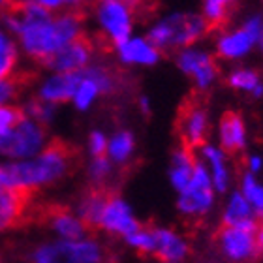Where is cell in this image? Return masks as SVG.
Masks as SVG:
<instances>
[{
    "label": "cell",
    "mask_w": 263,
    "mask_h": 263,
    "mask_svg": "<svg viewBox=\"0 0 263 263\" xmlns=\"http://www.w3.org/2000/svg\"><path fill=\"white\" fill-rule=\"evenodd\" d=\"M77 160H79V153L73 145L62 139H53L38 158L23 162V164L0 165V177L11 186L36 188L70 173Z\"/></svg>",
    "instance_id": "1"
},
{
    "label": "cell",
    "mask_w": 263,
    "mask_h": 263,
    "mask_svg": "<svg viewBox=\"0 0 263 263\" xmlns=\"http://www.w3.org/2000/svg\"><path fill=\"white\" fill-rule=\"evenodd\" d=\"M207 23L201 15L194 13H177L153 27L148 40L154 49H170V47H184L196 42L199 36L207 32Z\"/></svg>",
    "instance_id": "2"
},
{
    "label": "cell",
    "mask_w": 263,
    "mask_h": 263,
    "mask_svg": "<svg viewBox=\"0 0 263 263\" xmlns=\"http://www.w3.org/2000/svg\"><path fill=\"white\" fill-rule=\"evenodd\" d=\"M40 207L34 203V188L11 186L0 177V231L36 222Z\"/></svg>",
    "instance_id": "3"
},
{
    "label": "cell",
    "mask_w": 263,
    "mask_h": 263,
    "mask_svg": "<svg viewBox=\"0 0 263 263\" xmlns=\"http://www.w3.org/2000/svg\"><path fill=\"white\" fill-rule=\"evenodd\" d=\"M177 134L182 148L194 153L197 147H205L207 137V109L203 105L199 92L188 96L177 113Z\"/></svg>",
    "instance_id": "4"
},
{
    "label": "cell",
    "mask_w": 263,
    "mask_h": 263,
    "mask_svg": "<svg viewBox=\"0 0 263 263\" xmlns=\"http://www.w3.org/2000/svg\"><path fill=\"white\" fill-rule=\"evenodd\" d=\"M213 188L214 186L213 181H211V175L197 162L192 181L182 190L181 197H179L181 213L186 214V216H192V218L203 216L211 209V205H213Z\"/></svg>",
    "instance_id": "5"
},
{
    "label": "cell",
    "mask_w": 263,
    "mask_h": 263,
    "mask_svg": "<svg viewBox=\"0 0 263 263\" xmlns=\"http://www.w3.org/2000/svg\"><path fill=\"white\" fill-rule=\"evenodd\" d=\"M44 143V130L30 119H25L15 128L0 137V154L23 158L32 156Z\"/></svg>",
    "instance_id": "6"
},
{
    "label": "cell",
    "mask_w": 263,
    "mask_h": 263,
    "mask_svg": "<svg viewBox=\"0 0 263 263\" xmlns=\"http://www.w3.org/2000/svg\"><path fill=\"white\" fill-rule=\"evenodd\" d=\"M137 4L124 2H102L98 4L100 23L104 25L111 38V44L121 47L128 42L132 28V15H136Z\"/></svg>",
    "instance_id": "7"
},
{
    "label": "cell",
    "mask_w": 263,
    "mask_h": 263,
    "mask_svg": "<svg viewBox=\"0 0 263 263\" xmlns=\"http://www.w3.org/2000/svg\"><path fill=\"white\" fill-rule=\"evenodd\" d=\"M94 49H96L94 38H88L87 34L81 32L70 45H66L64 49L51 57L49 61H45L44 66L49 70H57L59 73H77L85 70Z\"/></svg>",
    "instance_id": "8"
},
{
    "label": "cell",
    "mask_w": 263,
    "mask_h": 263,
    "mask_svg": "<svg viewBox=\"0 0 263 263\" xmlns=\"http://www.w3.org/2000/svg\"><path fill=\"white\" fill-rule=\"evenodd\" d=\"M218 247L226 258L231 261H242V259L252 258L259 248L256 230L224 226L218 233Z\"/></svg>",
    "instance_id": "9"
},
{
    "label": "cell",
    "mask_w": 263,
    "mask_h": 263,
    "mask_svg": "<svg viewBox=\"0 0 263 263\" xmlns=\"http://www.w3.org/2000/svg\"><path fill=\"white\" fill-rule=\"evenodd\" d=\"M263 23L259 17H252L239 30L222 36L218 42V55L224 59H239L252 49V45L259 42Z\"/></svg>",
    "instance_id": "10"
},
{
    "label": "cell",
    "mask_w": 263,
    "mask_h": 263,
    "mask_svg": "<svg viewBox=\"0 0 263 263\" xmlns=\"http://www.w3.org/2000/svg\"><path fill=\"white\" fill-rule=\"evenodd\" d=\"M100 228H104L111 233H121L124 237H130L141 230V226L132 216L128 205L117 196V192L111 194L107 203H105L104 211H102V218H100Z\"/></svg>",
    "instance_id": "11"
},
{
    "label": "cell",
    "mask_w": 263,
    "mask_h": 263,
    "mask_svg": "<svg viewBox=\"0 0 263 263\" xmlns=\"http://www.w3.org/2000/svg\"><path fill=\"white\" fill-rule=\"evenodd\" d=\"M36 222L53 226L66 241H79L87 233L85 226L81 224V220L73 218L70 209L62 207V205H45V207H40Z\"/></svg>",
    "instance_id": "12"
},
{
    "label": "cell",
    "mask_w": 263,
    "mask_h": 263,
    "mask_svg": "<svg viewBox=\"0 0 263 263\" xmlns=\"http://www.w3.org/2000/svg\"><path fill=\"white\" fill-rule=\"evenodd\" d=\"M179 68L184 73H188L190 77L196 79V85L199 90L205 88L214 81L216 77V64H214L213 57L201 51H182L179 59Z\"/></svg>",
    "instance_id": "13"
},
{
    "label": "cell",
    "mask_w": 263,
    "mask_h": 263,
    "mask_svg": "<svg viewBox=\"0 0 263 263\" xmlns=\"http://www.w3.org/2000/svg\"><path fill=\"white\" fill-rule=\"evenodd\" d=\"M61 263H104L105 256L96 242L62 241L57 242Z\"/></svg>",
    "instance_id": "14"
},
{
    "label": "cell",
    "mask_w": 263,
    "mask_h": 263,
    "mask_svg": "<svg viewBox=\"0 0 263 263\" xmlns=\"http://www.w3.org/2000/svg\"><path fill=\"white\" fill-rule=\"evenodd\" d=\"M81 81V71H77V73H59V76L51 77L42 88V100L49 104V102H66L70 98H76V92Z\"/></svg>",
    "instance_id": "15"
},
{
    "label": "cell",
    "mask_w": 263,
    "mask_h": 263,
    "mask_svg": "<svg viewBox=\"0 0 263 263\" xmlns=\"http://www.w3.org/2000/svg\"><path fill=\"white\" fill-rule=\"evenodd\" d=\"M220 143H222V148L230 154L239 153L247 143L245 122L235 111L224 113L222 121H220Z\"/></svg>",
    "instance_id": "16"
},
{
    "label": "cell",
    "mask_w": 263,
    "mask_h": 263,
    "mask_svg": "<svg viewBox=\"0 0 263 263\" xmlns=\"http://www.w3.org/2000/svg\"><path fill=\"white\" fill-rule=\"evenodd\" d=\"M154 235V252L153 256L160 261H179L186 256L188 247L181 237H177L170 230H160L153 228Z\"/></svg>",
    "instance_id": "17"
},
{
    "label": "cell",
    "mask_w": 263,
    "mask_h": 263,
    "mask_svg": "<svg viewBox=\"0 0 263 263\" xmlns=\"http://www.w3.org/2000/svg\"><path fill=\"white\" fill-rule=\"evenodd\" d=\"M224 226L228 228H247V230H258L256 226V213L252 205L247 201L242 194H233L226 207Z\"/></svg>",
    "instance_id": "18"
},
{
    "label": "cell",
    "mask_w": 263,
    "mask_h": 263,
    "mask_svg": "<svg viewBox=\"0 0 263 263\" xmlns=\"http://www.w3.org/2000/svg\"><path fill=\"white\" fill-rule=\"evenodd\" d=\"M196 165H197V160H196V154L186 151V148H179L173 156V164H171V182H173V186L182 192L184 188L190 184L194 177V171H196Z\"/></svg>",
    "instance_id": "19"
},
{
    "label": "cell",
    "mask_w": 263,
    "mask_h": 263,
    "mask_svg": "<svg viewBox=\"0 0 263 263\" xmlns=\"http://www.w3.org/2000/svg\"><path fill=\"white\" fill-rule=\"evenodd\" d=\"M119 51L122 61L132 64H154L158 61V49H154L145 40H128L119 47Z\"/></svg>",
    "instance_id": "20"
},
{
    "label": "cell",
    "mask_w": 263,
    "mask_h": 263,
    "mask_svg": "<svg viewBox=\"0 0 263 263\" xmlns=\"http://www.w3.org/2000/svg\"><path fill=\"white\" fill-rule=\"evenodd\" d=\"M203 156L207 158L209 165H211V181H213V186L218 192H224L226 188H228V182H230L228 167H226V162H224V154L220 153L216 147L205 145L203 147Z\"/></svg>",
    "instance_id": "21"
},
{
    "label": "cell",
    "mask_w": 263,
    "mask_h": 263,
    "mask_svg": "<svg viewBox=\"0 0 263 263\" xmlns=\"http://www.w3.org/2000/svg\"><path fill=\"white\" fill-rule=\"evenodd\" d=\"M34 76L28 71H19V73H11L6 79H0V104H4L6 100H10L11 96L23 92V88L28 87L32 83Z\"/></svg>",
    "instance_id": "22"
},
{
    "label": "cell",
    "mask_w": 263,
    "mask_h": 263,
    "mask_svg": "<svg viewBox=\"0 0 263 263\" xmlns=\"http://www.w3.org/2000/svg\"><path fill=\"white\" fill-rule=\"evenodd\" d=\"M230 17V4L224 0H209L203 6V19L207 23L209 30L220 28Z\"/></svg>",
    "instance_id": "23"
},
{
    "label": "cell",
    "mask_w": 263,
    "mask_h": 263,
    "mask_svg": "<svg viewBox=\"0 0 263 263\" xmlns=\"http://www.w3.org/2000/svg\"><path fill=\"white\" fill-rule=\"evenodd\" d=\"M228 83H230L233 88H241V90L252 92L254 96H261L263 94V85H261V81H259V77L256 71L237 70L230 76Z\"/></svg>",
    "instance_id": "24"
},
{
    "label": "cell",
    "mask_w": 263,
    "mask_h": 263,
    "mask_svg": "<svg viewBox=\"0 0 263 263\" xmlns=\"http://www.w3.org/2000/svg\"><path fill=\"white\" fill-rule=\"evenodd\" d=\"M15 61H17L15 44L0 28V79H6V77H10L13 73Z\"/></svg>",
    "instance_id": "25"
},
{
    "label": "cell",
    "mask_w": 263,
    "mask_h": 263,
    "mask_svg": "<svg viewBox=\"0 0 263 263\" xmlns=\"http://www.w3.org/2000/svg\"><path fill=\"white\" fill-rule=\"evenodd\" d=\"M242 196L247 197V201L252 205L254 213L263 216V186L250 173L245 175V179H242Z\"/></svg>",
    "instance_id": "26"
},
{
    "label": "cell",
    "mask_w": 263,
    "mask_h": 263,
    "mask_svg": "<svg viewBox=\"0 0 263 263\" xmlns=\"http://www.w3.org/2000/svg\"><path fill=\"white\" fill-rule=\"evenodd\" d=\"M132 148H134V137H132L130 132H121L113 137V141L109 145V153L111 158L117 160V162H122L130 156Z\"/></svg>",
    "instance_id": "27"
},
{
    "label": "cell",
    "mask_w": 263,
    "mask_h": 263,
    "mask_svg": "<svg viewBox=\"0 0 263 263\" xmlns=\"http://www.w3.org/2000/svg\"><path fill=\"white\" fill-rule=\"evenodd\" d=\"M126 241L130 242L132 247L139 250L141 256H147V254L154 252V235H153V226H145L141 230L134 233V235L126 237Z\"/></svg>",
    "instance_id": "28"
},
{
    "label": "cell",
    "mask_w": 263,
    "mask_h": 263,
    "mask_svg": "<svg viewBox=\"0 0 263 263\" xmlns=\"http://www.w3.org/2000/svg\"><path fill=\"white\" fill-rule=\"evenodd\" d=\"M27 119L19 107H0V137Z\"/></svg>",
    "instance_id": "29"
},
{
    "label": "cell",
    "mask_w": 263,
    "mask_h": 263,
    "mask_svg": "<svg viewBox=\"0 0 263 263\" xmlns=\"http://www.w3.org/2000/svg\"><path fill=\"white\" fill-rule=\"evenodd\" d=\"M98 92H100L98 85H96L92 79L83 77L81 85H79V88H77V92H76V105L79 109H87L88 105H90V102L94 100V96Z\"/></svg>",
    "instance_id": "30"
},
{
    "label": "cell",
    "mask_w": 263,
    "mask_h": 263,
    "mask_svg": "<svg viewBox=\"0 0 263 263\" xmlns=\"http://www.w3.org/2000/svg\"><path fill=\"white\" fill-rule=\"evenodd\" d=\"M28 115L36 119L38 122H47L53 115V109H51V105L44 100H34L28 104Z\"/></svg>",
    "instance_id": "31"
},
{
    "label": "cell",
    "mask_w": 263,
    "mask_h": 263,
    "mask_svg": "<svg viewBox=\"0 0 263 263\" xmlns=\"http://www.w3.org/2000/svg\"><path fill=\"white\" fill-rule=\"evenodd\" d=\"M32 263H61L57 245H45V247H40L38 250H34Z\"/></svg>",
    "instance_id": "32"
},
{
    "label": "cell",
    "mask_w": 263,
    "mask_h": 263,
    "mask_svg": "<svg viewBox=\"0 0 263 263\" xmlns=\"http://www.w3.org/2000/svg\"><path fill=\"white\" fill-rule=\"evenodd\" d=\"M109 173V162L105 156H98V158H94L92 165H90V177L94 179L96 184H102L104 182V177Z\"/></svg>",
    "instance_id": "33"
},
{
    "label": "cell",
    "mask_w": 263,
    "mask_h": 263,
    "mask_svg": "<svg viewBox=\"0 0 263 263\" xmlns=\"http://www.w3.org/2000/svg\"><path fill=\"white\" fill-rule=\"evenodd\" d=\"M90 153L98 158V156H104L105 153V137L104 134L100 132H92L90 134Z\"/></svg>",
    "instance_id": "34"
},
{
    "label": "cell",
    "mask_w": 263,
    "mask_h": 263,
    "mask_svg": "<svg viewBox=\"0 0 263 263\" xmlns=\"http://www.w3.org/2000/svg\"><path fill=\"white\" fill-rule=\"evenodd\" d=\"M261 165H263V162L259 156H250V158H248V171L256 173V171L261 170Z\"/></svg>",
    "instance_id": "35"
},
{
    "label": "cell",
    "mask_w": 263,
    "mask_h": 263,
    "mask_svg": "<svg viewBox=\"0 0 263 263\" xmlns=\"http://www.w3.org/2000/svg\"><path fill=\"white\" fill-rule=\"evenodd\" d=\"M258 245L259 248H263V226L258 230Z\"/></svg>",
    "instance_id": "36"
},
{
    "label": "cell",
    "mask_w": 263,
    "mask_h": 263,
    "mask_svg": "<svg viewBox=\"0 0 263 263\" xmlns=\"http://www.w3.org/2000/svg\"><path fill=\"white\" fill-rule=\"evenodd\" d=\"M259 45H261V49H263V28H261V36H259Z\"/></svg>",
    "instance_id": "37"
}]
</instances>
